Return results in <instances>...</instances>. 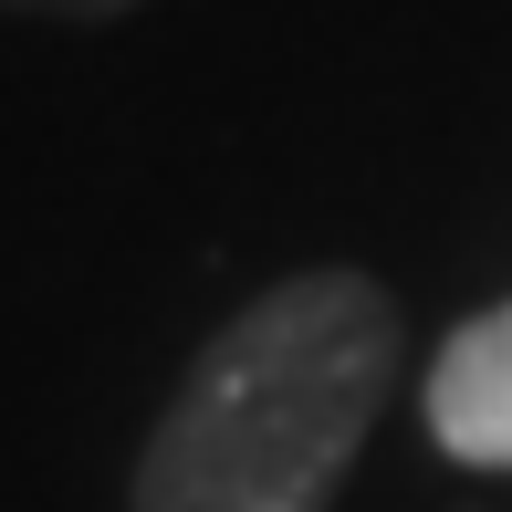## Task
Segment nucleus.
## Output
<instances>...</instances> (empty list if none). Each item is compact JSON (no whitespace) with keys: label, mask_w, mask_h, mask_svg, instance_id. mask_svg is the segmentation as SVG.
<instances>
[{"label":"nucleus","mask_w":512,"mask_h":512,"mask_svg":"<svg viewBox=\"0 0 512 512\" xmlns=\"http://www.w3.org/2000/svg\"><path fill=\"white\" fill-rule=\"evenodd\" d=\"M398 387V293L356 262L262 283L136 439L126 512H324Z\"/></svg>","instance_id":"obj_1"},{"label":"nucleus","mask_w":512,"mask_h":512,"mask_svg":"<svg viewBox=\"0 0 512 512\" xmlns=\"http://www.w3.org/2000/svg\"><path fill=\"white\" fill-rule=\"evenodd\" d=\"M418 418H429V439L460 460V471H512V304L471 314L429 356Z\"/></svg>","instance_id":"obj_2"},{"label":"nucleus","mask_w":512,"mask_h":512,"mask_svg":"<svg viewBox=\"0 0 512 512\" xmlns=\"http://www.w3.org/2000/svg\"><path fill=\"white\" fill-rule=\"evenodd\" d=\"M0 11H21V21H126L147 0H0Z\"/></svg>","instance_id":"obj_3"}]
</instances>
